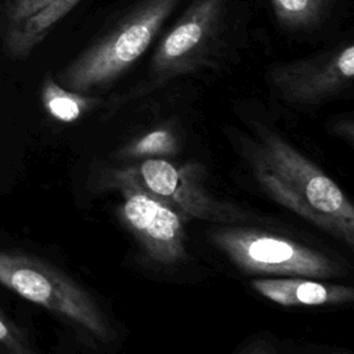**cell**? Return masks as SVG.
<instances>
[{
  "label": "cell",
  "instance_id": "cell-10",
  "mask_svg": "<svg viewBox=\"0 0 354 354\" xmlns=\"http://www.w3.org/2000/svg\"><path fill=\"white\" fill-rule=\"evenodd\" d=\"M254 174H256L259 183L261 184V187L268 192V195L272 199H275L278 203L283 205L285 207H288L289 210H292L293 213H296L301 218L314 224L315 227L324 230L325 232H328V234H330V235H333L339 239H343L348 245V241H347V236H346L344 231L332 218H329L328 216L315 210L300 195H297L283 181H281L271 170L266 169L264 166H261L260 163L256 162Z\"/></svg>",
  "mask_w": 354,
  "mask_h": 354
},
{
  "label": "cell",
  "instance_id": "cell-11",
  "mask_svg": "<svg viewBox=\"0 0 354 354\" xmlns=\"http://www.w3.org/2000/svg\"><path fill=\"white\" fill-rule=\"evenodd\" d=\"M44 111L55 120L72 123L98 104V98L62 87L53 76H47L40 88Z\"/></svg>",
  "mask_w": 354,
  "mask_h": 354
},
{
  "label": "cell",
  "instance_id": "cell-9",
  "mask_svg": "<svg viewBox=\"0 0 354 354\" xmlns=\"http://www.w3.org/2000/svg\"><path fill=\"white\" fill-rule=\"evenodd\" d=\"M252 288L263 297L285 307L293 306H336L351 303V286L324 283L314 278L281 277L253 279Z\"/></svg>",
  "mask_w": 354,
  "mask_h": 354
},
{
  "label": "cell",
  "instance_id": "cell-8",
  "mask_svg": "<svg viewBox=\"0 0 354 354\" xmlns=\"http://www.w3.org/2000/svg\"><path fill=\"white\" fill-rule=\"evenodd\" d=\"M140 183L180 213L213 221H235L243 216L228 205L216 201L189 167H177L160 158L145 159L136 170Z\"/></svg>",
  "mask_w": 354,
  "mask_h": 354
},
{
  "label": "cell",
  "instance_id": "cell-12",
  "mask_svg": "<svg viewBox=\"0 0 354 354\" xmlns=\"http://www.w3.org/2000/svg\"><path fill=\"white\" fill-rule=\"evenodd\" d=\"M332 0H270L275 19L288 29H304L319 22Z\"/></svg>",
  "mask_w": 354,
  "mask_h": 354
},
{
  "label": "cell",
  "instance_id": "cell-5",
  "mask_svg": "<svg viewBox=\"0 0 354 354\" xmlns=\"http://www.w3.org/2000/svg\"><path fill=\"white\" fill-rule=\"evenodd\" d=\"M123 203L120 218L155 263L173 266L187 259V235L181 213L149 192L136 171L120 170L116 174Z\"/></svg>",
  "mask_w": 354,
  "mask_h": 354
},
{
  "label": "cell",
  "instance_id": "cell-4",
  "mask_svg": "<svg viewBox=\"0 0 354 354\" xmlns=\"http://www.w3.org/2000/svg\"><path fill=\"white\" fill-rule=\"evenodd\" d=\"M256 162L271 170L315 210L332 218L354 242V207L337 184L278 134L261 129Z\"/></svg>",
  "mask_w": 354,
  "mask_h": 354
},
{
  "label": "cell",
  "instance_id": "cell-13",
  "mask_svg": "<svg viewBox=\"0 0 354 354\" xmlns=\"http://www.w3.org/2000/svg\"><path fill=\"white\" fill-rule=\"evenodd\" d=\"M58 0H8L0 17L1 44L8 41L29 19Z\"/></svg>",
  "mask_w": 354,
  "mask_h": 354
},
{
  "label": "cell",
  "instance_id": "cell-15",
  "mask_svg": "<svg viewBox=\"0 0 354 354\" xmlns=\"http://www.w3.org/2000/svg\"><path fill=\"white\" fill-rule=\"evenodd\" d=\"M0 347L7 354H37L28 337L0 310Z\"/></svg>",
  "mask_w": 354,
  "mask_h": 354
},
{
  "label": "cell",
  "instance_id": "cell-17",
  "mask_svg": "<svg viewBox=\"0 0 354 354\" xmlns=\"http://www.w3.org/2000/svg\"><path fill=\"white\" fill-rule=\"evenodd\" d=\"M326 354H344V353H339V351H337V353H326Z\"/></svg>",
  "mask_w": 354,
  "mask_h": 354
},
{
  "label": "cell",
  "instance_id": "cell-18",
  "mask_svg": "<svg viewBox=\"0 0 354 354\" xmlns=\"http://www.w3.org/2000/svg\"><path fill=\"white\" fill-rule=\"evenodd\" d=\"M0 354H7V353L6 351H0Z\"/></svg>",
  "mask_w": 354,
  "mask_h": 354
},
{
  "label": "cell",
  "instance_id": "cell-7",
  "mask_svg": "<svg viewBox=\"0 0 354 354\" xmlns=\"http://www.w3.org/2000/svg\"><path fill=\"white\" fill-rule=\"evenodd\" d=\"M353 76V44L306 59L279 62L270 69L271 86L290 104H318L328 100L344 90Z\"/></svg>",
  "mask_w": 354,
  "mask_h": 354
},
{
  "label": "cell",
  "instance_id": "cell-6",
  "mask_svg": "<svg viewBox=\"0 0 354 354\" xmlns=\"http://www.w3.org/2000/svg\"><path fill=\"white\" fill-rule=\"evenodd\" d=\"M225 7L227 0H192L156 47L149 64L152 79L167 82L201 68L216 44Z\"/></svg>",
  "mask_w": 354,
  "mask_h": 354
},
{
  "label": "cell",
  "instance_id": "cell-14",
  "mask_svg": "<svg viewBox=\"0 0 354 354\" xmlns=\"http://www.w3.org/2000/svg\"><path fill=\"white\" fill-rule=\"evenodd\" d=\"M177 151V138L170 129H155L123 148V156L144 158L158 155H171Z\"/></svg>",
  "mask_w": 354,
  "mask_h": 354
},
{
  "label": "cell",
  "instance_id": "cell-1",
  "mask_svg": "<svg viewBox=\"0 0 354 354\" xmlns=\"http://www.w3.org/2000/svg\"><path fill=\"white\" fill-rule=\"evenodd\" d=\"M180 0H142L111 30L65 65L55 80L65 88L88 94L129 71L155 40Z\"/></svg>",
  "mask_w": 354,
  "mask_h": 354
},
{
  "label": "cell",
  "instance_id": "cell-2",
  "mask_svg": "<svg viewBox=\"0 0 354 354\" xmlns=\"http://www.w3.org/2000/svg\"><path fill=\"white\" fill-rule=\"evenodd\" d=\"M0 285L65 317L100 342L115 339L112 325L91 295L64 271L41 259L0 250Z\"/></svg>",
  "mask_w": 354,
  "mask_h": 354
},
{
  "label": "cell",
  "instance_id": "cell-16",
  "mask_svg": "<svg viewBox=\"0 0 354 354\" xmlns=\"http://www.w3.org/2000/svg\"><path fill=\"white\" fill-rule=\"evenodd\" d=\"M239 354H272V347L264 339L253 340Z\"/></svg>",
  "mask_w": 354,
  "mask_h": 354
},
{
  "label": "cell",
  "instance_id": "cell-3",
  "mask_svg": "<svg viewBox=\"0 0 354 354\" xmlns=\"http://www.w3.org/2000/svg\"><path fill=\"white\" fill-rule=\"evenodd\" d=\"M212 241L243 272L315 279L335 278L344 272L325 253L267 232L221 228L212 234Z\"/></svg>",
  "mask_w": 354,
  "mask_h": 354
}]
</instances>
